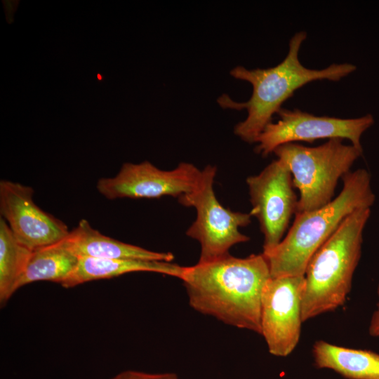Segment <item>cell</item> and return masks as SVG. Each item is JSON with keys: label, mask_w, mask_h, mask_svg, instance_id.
I'll return each instance as SVG.
<instances>
[{"label": "cell", "mask_w": 379, "mask_h": 379, "mask_svg": "<svg viewBox=\"0 0 379 379\" xmlns=\"http://www.w3.org/2000/svg\"><path fill=\"white\" fill-rule=\"evenodd\" d=\"M271 278L262 254L220 258L185 267L181 280L196 311L260 334L263 288Z\"/></svg>", "instance_id": "6da1fadb"}, {"label": "cell", "mask_w": 379, "mask_h": 379, "mask_svg": "<svg viewBox=\"0 0 379 379\" xmlns=\"http://www.w3.org/2000/svg\"><path fill=\"white\" fill-rule=\"evenodd\" d=\"M306 38V32H296L290 39L286 56L274 67L248 69L237 66L230 71L232 77L247 81L253 87L251 96L246 102L234 101L226 94L218 99L224 109H246V118L234 129V134L242 140L255 142L260 133L272 122V116L297 89L317 80L338 81L356 70L357 67L350 63L332 64L321 69L305 67L299 60V51Z\"/></svg>", "instance_id": "7a4b0ae2"}, {"label": "cell", "mask_w": 379, "mask_h": 379, "mask_svg": "<svg viewBox=\"0 0 379 379\" xmlns=\"http://www.w3.org/2000/svg\"><path fill=\"white\" fill-rule=\"evenodd\" d=\"M371 175L364 168L350 171L342 180L339 194L326 205L296 213L286 237L265 256L271 277L304 276L307 265L343 220L360 208H371L375 201Z\"/></svg>", "instance_id": "3957f363"}, {"label": "cell", "mask_w": 379, "mask_h": 379, "mask_svg": "<svg viewBox=\"0 0 379 379\" xmlns=\"http://www.w3.org/2000/svg\"><path fill=\"white\" fill-rule=\"evenodd\" d=\"M370 215L368 208L352 213L310 260L304 275L303 322L333 311L346 301Z\"/></svg>", "instance_id": "277c9868"}, {"label": "cell", "mask_w": 379, "mask_h": 379, "mask_svg": "<svg viewBox=\"0 0 379 379\" xmlns=\"http://www.w3.org/2000/svg\"><path fill=\"white\" fill-rule=\"evenodd\" d=\"M332 138L317 147L290 142L273 152L289 168L300 192L296 213L318 209L333 200L338 180L350 171L363 149ZM295 213V214H296Z\"/></svg>", "instance_id": "5b68a950"}, {"label": "cell", "mask_w": 379, "mask_h": 379, "mask_svg": "<svg viewBox=\"0 0 379 379\" xmlns=\"http://www.w3.org/2000/svg\"><path fill=\"white\" fill-rule=\"evenodd\" d=\"M216 171L215 166L204 167L197 187L178 197L182 206L194 207L197 211L196 220L186 234L200 244L199 262L225 256L230 254L233 246L250 240L239 228L248 225L252 216L250 213L232 211L218 201L213 190Z\"/></svg>", "instance_id": "8992f818"}, {"label": "cell", "mask_w": 379, "mask_h": 379, "mask_svg": "<svg viewBox=\"0 0 379 379\" xmlns=\"http://www.w3.org/2000/svg\"><path fill=\"white\" fill-rule=\"evenodd\" d=\"M252 208L264 236L262 253L273 250L282 241L298 200L293 178L287 166L279 159L272 161L260 173L246 178Z\"/></svg>", "instance_id": "52a82bcc"}, {"label": "cell", "mask_w": 379, "mask_h": 379, "mask_svg": "<svg viewBox=\"0 0 379 379\" xmlns=\"http://www.w3.org/2000/svg\"><path fill=\"white\" fill-rule=\"evenodd\" d=\"M277 114L279 117L278 121L267 124L255 141V151L263 157L286 143H312L320 139H347L352 145L362 149L361 137L374 124L370 114L358 118L341 119L283 107Z\"/></svg>", "instance_id": "ba28073f"}, {"label": "cell", "mask_w": 379, "mask_h": 379, "mask_svg": "<svg viewBox=\"0 0 379 379\" xmlns=\"http://www.w3.org/2000/svg\"><path fill=\"white\" fill-rule=\"evenodd\" d=\"M304 289L305 276L271 277L263 288L260 335L274 356L287 357L299 343Z\"/></svg>", "instance_id": "9c48e42d"}, {"label": "cell", "mask_w": 379, "mask_h": 379, "mask_svg": "<svg viewBox=\"0 0 379 379\" xmlns=\"http://www.w3.org/2000/svg\"><path fill=\"white\" fill-rule=\"evenodd\" d=\"M201 171L194 165L181 162L171 171L158 168L148 161L124 163L118 173L98 180L97 190L109 200L119 198L180 197L198 186Z\"/></svg>", "instance_id": "30bf717a"}, {"label": "cell", "mask_w": 379, "mask_h": 379, "mask_svg": "<svg viewBox=\"0 0 379 379\" xmlns=\"http://www.w3.org/2000/svg\"><path fill=\"white\" fill-rule=\"evenodd\" d=\"M31 187L0 181V213L16 239L34 251L64 239L69 232L62 221L41 209Z\"/></svg>", "instance_id": "8fae6325"}, {"label": "cell", "mask_w": 379, "mask_h": 379, "mask_svg": "<svg viewBox=\"0 0 379 379\" xmlns=\"http://www.w3.org/2000/svg\"><path fill=\"white\" fill-rule=\"evenodd\" d=\"M62 245L78 258L140 259L172 262L173 253L156 252L107 237L93 228L86 220L61 240Z\"/></svg>", "instance_id": "7c38bea8"}, {"label": "cell", "mask_w": 379, "mask_h": 379, "mask_svg": "<svg viewBox=\"0 0 379 379\" xmlns=\"http://www.w3.org/2000/svg\"><path fill=\"white\" fill-rule=\"evenodd\" d=\"M185 268L166 261L79 258L74 270L60 285L68 288L88 281L110 279L135 272H155L180 279Z\"/></svg>", "instance_id": "4fadbf2b"}, {"label": "cell", "mask_w": 379, "mask_h": 379, "mask_svg": "<svg viewBox=\"0 0 379 379\" xmlns=\"http://www.w3.org/2000/svg\"><path fill=\"white\" fill-rule=\"evenodd\" d=\"M315 366L334 371L347 379H379V354L317 340L312 347Z\"/></svg>", "instance_id": "5bb4252c"}, {"label": "cell", "mask_w": 379, "mask_h": 379, "mask_svg": "<svg viewBox=\"0 0 379 379\" xmlns=\"http://www.w3.org/2000/svg\"><path fill=\"white\" fill-rule=\"evenodd\" d=\"M79 258L66 248L61 240L32 251L18 288L39 281L61 284L76 268Z\"/></svg>", "instance_id": "9a60e30c"}, {"label": "cell", "mask_w": 379, "mask_h": 379, "mask_svg": "<svg viewBox=\"0 0 379 379\" xmlns=\"http://www.w3.org/2000/svg\"><path fill=\"white\" fill-rule=\"evenodd\" d=\"M32 251L20 244L0 218V303L4 306L18 289Z\"/></svg>", "instance_id": "2e32d148"}, {"label": "cell", "mask_w": 379, "mask_h": 379, "mask_svg": "<svg viewBox=\"0 0 379 379\" xmlns=\"http://www.w3.org/2000/svg\"><path fill=\"white\" fill-rule=\"evenodd\" d=\"M111 379H178V377L173 373H149L128 370L119 373Z\"/></svg>", "instance_id": "e0dca14e"}, {"label": "cell", "mask_w": 379, "mask_h": 379, "mask_svg": "<svg viewBox=\"0 0 379 379\" xmlns=\"http://www.w3.org/2000/svg\"><path fill=\"white\" fill-rule=\"evenodd\" d=\"M377 293L379 299V284L377 288ZM368 333L372 337L379 338V300L377 303V309L373 312L371 319Z\"/></svg>", "instance_id": "ac0fdd59"}]
</instances>
